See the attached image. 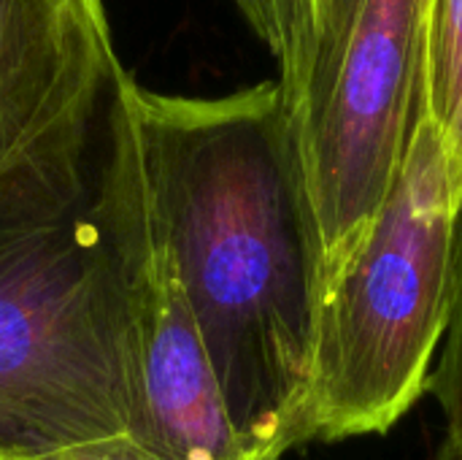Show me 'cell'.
Instances as JSON below:
<instances>
[{
    "instance_id": "obj_2",
    "label": "cell",
    "mask_w": 462,
    "mask_h": 460,
    "mask_svg": "<svg viewBox=\"0 0 462 460\" xmlns=\"http://www.w3.org/2000/svg\"><path fill=\"white\" fill-rule=\"evenodd\" d=\"M119 68L0 176V460L127 437L160 241Z\"/></svg>"
},
{
    "instance_id": "obj_8",
    "label": "cell",
    "mask_w": 462,
    "mask_h": 460,
    "mask_svg": "<svg viewBox=\"0 0 462 460\" xmlns=\"http://www.w3.org/2000/svg\"><path fill=\"white\" fill-rule=\"evenodd\" d=\"M428 393L436 396L444 415V442L439 460H462V195L455 214L449 320L439 350V363L430 371Z\"/></svg>"
},
{
    "instance_id": "obj_7",
    "label": "cell",
    "mask_w": 462,
    "mask_h": 460,
    "mask_svg": "<svg viewBox=\"0 0 462 460\" xmlns=\"http://www.w3.org/2000/svg\"><path fill=\"white\" fill-rule=\"evenodd\" d=\"M422 103L441 138L455 198L462 195V0H428Z\"/></svg>"
},
{
    "instance_id": "obj_9",
    "label": "cell",
    "mask_w": 462,
    "mask_h": 460,
    "mask_svg": "<svg viewBox=\"0 0 462 460\" xmlns=\"http://www.w3.org/2000/svg\"><path fill=\"white\" fill-rule=\"evenodd\" d=\"M46 460H165L149 450H143L141 445H135L127 437H114V439H100V442H89V445H79L70 450H62L57 455Z\"/></svg>"
},
{
    "instance_id": "obj_10",
    "label": "cell",
    "mask_w": 462,
    "mask_h": 460,
    "mask_svg": "<svg viewBox=\"0 0 462 460\" xmlns=\"http://www.w3.org/2000/svg\"><path fill=\"white\" fill-rule=\"evenodd\" d=\"M76 3H79V5H81V8H84L87 14H89V16H95L97 22H108V19H106V8H103V0H76Z\"/></svg>"
},
{
    "instance_id": "obj_3",
    "label": "cell",
    "mask_w": 462,
    "mask_h": 460,
    "mask_svg": "<svg viewBox=\"0 0 462 460\" xmlns=\"http://www.w3.org/2000/svg\"><path fill=\"white\" fill-rule=\"evenodd\" d=\"M455 214L447 155L422 108L384 206L328 282L303 442L382 437L428 393L449 320Z\"/></svg>"
},
{
    "instance_id": "obj_6",
    "label": "cell",
    "mask_w": 462,
    "mask_h": 460,
    "mask_svg": "<svg viewBox=\"0 0 462 460\" xmlns=\"http://www.w3.org/2000/svg\"><path fill=\"white\" fill-rule=\"evenodd\" d=\"M279 62L292 133L325 106L368 0H233Z\"/></svg>"
},
{
    "instance_id": "obj_5",
    "label": "cell",
    "mask_w": 462,
    "mask_h": 460,
    "mask_svg": "<svg viewBox=\"0 0 462 460\" xmlns=\"http://www.w3.org/2000/svg\"><path fill=\"white\" fill-rule=\"evenodd\" d=\"M122 68L76 0H0V176L70 125Z\"/></svg>"
},
{
    "instance_id": "obj_4",
    "label": "cell",
    "mask_w": 462,
    "mask_h": 460,
    "mask_svg": "<svg viewBox=\"0 0 462 460\" xmlns=\"http://www.w3.org/2000/svg\"><path fill=\"white\" fill-rule=\"evenodd\" d=\"M428 0H368L317 117L295 133L328 282L384 206L422 117Z\"/></svg>"
},
{
    "instance_id": "obj_1",
    "label": "cell",
    "mask_w": 462,
    "mask_h": 460,
    "mask_svg": "<svg viewBox=\"0 0 462 460\" xmlns=\"http://www.w3.org/2000/svg\"><path fill=\"white\" fill-rule=\"evenodd\" d=\"M154 233L249 453L303 445L328 263L279 81L222 98L133 84Z\"/></svg>"
}]
</instances>
